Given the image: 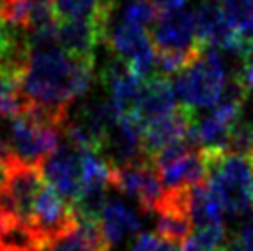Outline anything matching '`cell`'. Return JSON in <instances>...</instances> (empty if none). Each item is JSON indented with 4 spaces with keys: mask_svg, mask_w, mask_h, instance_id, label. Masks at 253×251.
Returning <instances> with one entry per match:
<instances>
[{
    "mask_svg": "<svg viewBox=\"0 0 253 251\" xmlns=\"http://www.w3.org/2000/svg\"><path fill=\"white\" fill-rule=\"evenodd\" d=\"M227 154L239 155V157H253V124L240 117L229 129L227 135Z\"/></svg>",
    "mask_w": 253,
    "mask_h": 251,
    "instance_id": "2e32d148",
    "label": "cell"
},
{
    "mask_svg": "<svg viewBox=\"0 0 253 251\" xmlns=\"http://www.w3.org/2000/svg\"><path fill=\"white\" fill-rule=\"evenodd\" d=\"M26 107L22 94V74L0 67V119L13 120Z\"/></svg>",
    "mask_w": 253,
    "mask_h": 251,
    "instance_id": "5bb4252c",
    "label": "cell"
},
{
    "mask_svg": "<svg viewBox=\"0 0 253 251\" xmlns=\"http://www.w3.org/2000/svg\"><path fill=\"white\" fill-rule=\"evenodd\" d=\"M111 187L133 198L144 212H155L165 196L161 177L150 163L111 168Z\"/></svg>",
    "mask_w": 253,
    "mask_h": 251,
    "instance_id": "8992f818",
    "label": "cell"
},
{
    "mask_svg": "<svg viewBox=\"0 0 253 251\" xmlns=\"http://www.w3.org/2000/svg\"><path fill=\"white\" fill-rule=\"evenodd\" d=\"M42 174L50 187L74 209L84 192L82 150L65 140L42 165Z\"/></svg>",
    "mask_w": 253,
    "mask_h": 251,
    "instance_id": "52a82bcc",
    "label": "cell"
},
{
    "mask_svg": "<svg viewBox=\"0 0 253 251\" xmlns=\"http://www.w3.org/2000/svg\"><path fill=\"white\" fill-rule=\"evenodd\" d=\"M224 251H253V220L244 223L237 237L227 240Z\"/></svg>",
    "mask_w": 253,
    "mask_h": 251,
    "instance_id": "ffe728a7",
    "label": "cell"
},
{
    "mask_svg": "<svg viewBox=\"0 0 253 251\" xmlns=\"http://www.w3.org/2000/svg\"><path fill=\"white\" fill-rule=\"evenodd\" d=\"M176 100V91L169 78L155 76L144 82L131 115L144 126L155 119L170 115L177 107Z\"/></svg>",
    "mask_w": 253,
    "mask_h": 251,
    "instance_id": "8fae6325",
    "label": "cell"
},
{
    "mask_svg": "<svg viewBox=\"0 0 253 251\" xmlns=\"http://www.w3.org/2000/svg\"><path fill=\"white\" fill-rule=\"evenodd\" d=\"M129 251H179V248L159 238L157 235L142 233V235L135 238V242Z\"/></svg>",
    "mask_w": 253,
    "mask_h": 251,
    "instance_id": "d6986e66",
    "label": "cell"
},
{
    "mask_svg": "<svg viewBox=\"0 0 253 251\" xmlns=\"http://www.w3.org/2000/svg\"><path fill=\"white\" fill-rule=\"evenodd\" d=\"M76 210L72 209L48 183H44L37 196L34 218H32V225L42 242L69 231L76 225Z\"/></svg>",
    "mask_w": 253,
    "mask_h": 251,
    "instance_id": "ba28073f",
    "label": "cell"
},
{
    "mask_svg": "<svg viewBox=\"0 0 253 251\" xmlns=\"http://www.w3.org/2000/svg\"><path fill=\"white\" fill-rule=\"evenodd\" d=\"M240 61H242V67L237 76L246 85L248 91H253V42H246V46L240 54Z\"/></svg>",
    "mask_w": 253,
    "mask_h": 251,
    "instance_id": "44dd1931",
    "label": "cell"
},
{
    "mask_svg": "<svg viewBox=\"0 0 253 251\" xmlns=\"http://www.w3.org/2000/svg\"><path fill=\"white\" fill-rule=\"evenodd\" d=\"M0 251H17V250H11V248H4V246H0Z\"/></svg>",
    "mask_w": 253,
    "mask_h": 251,
    "instance_id": "603a6c76",
    "label": "cell"
},
{
    "mask_svg": "<svg viewBox=\"0 0 253 251\" xmlns=\"http://www.w3.org/2000/svg\"><path fill=\"white\" fill-rule=\"evenodd\" d=\"M36 0H2L0 2V21L21 32H30L32 15Z\"/></svg>",
    "mask_w": 253,
    "mask_h": 251,
    "instance_id": "9a60e30c",
    "label": "cell"
},
{
    "mask_svg": "<svg viewBox=\"0 0 253 251\" xmlns=\"http://www.w3.org/2000/svg\"><path fill=\"white\" fill-rule=\"evenodd\" d=\"M111 246L102 231L100 220L80 218L74 227L44 240L39 251H109Z\"/></svg>",
    "mask_w": 253,
    "mask_h": 251,
    "instance_id": "30bf717a",
    "label": "cell"
},
{
    "mask_svg": "<svg viewBox=\"0 0 253 251\" xmlns=\"http://www.w3.org/2000/svg\"><path fill=\"white\" fill-rule=\"evenodd\" d=\"M94 80V57H78L59 46L32 48L22 74L28 111L63 129L71 102L84 96Z\"/></svg>",
    "mask_w": 253,
    "mask_h": 251,
    "instance_id": "6da1fadb",
    "label": "cell"
},
{
    "mask_svg": "<svg viewBox=\"0 0 253 251\" xmlns=\"http://www.w3.org/2000/svg\"><path fill=\"white\" fill-rule=\"evenodd\" d=\"M9 170H11V167L6 165L4 161H0V188L4 187L7 183V179H9Z\"/></svg>",
    "mask_w": 253,
    "mask_h": 251,
    "instance_id": "7402d4cb",
    "label": "cell"
},
{
    "mask_svg": "<svg viewBox=\"0 0 253 251\" xmlns=\"http://www.w3.org/2000/svg\"><path fill=\"white\" fill-rule=\"evenodd\" d=\"M250 161H252V168H253V157H252V159H250Z\"/></svg>",
    "mask_w": 253,
    "mask_h": 251,
    "instance_id": "cb8c5ba5",
    "label": "cell"
},
{
    "mask_svg": "<svg viewBox=\"0 0 253 251\" xmlns=\"http://www.w3.org/2000/svg\"><path fill=\"white\" fill-rule=\"evenodd\" d=\"M100 42H106V34L92 21L72 19L57 22V44L72 56L94 57V48Z\"/></svg>",
    "mask_w": 253,
    "mask_h": 251,
    "instance_id": "7c38bea8",
    "label": "cell"
},
{
    "mask_svg": "<svg viewBox=\"0 0 253 251\" xmlns=\"http://www.w3.org/2000/svg\"><path fill=\"white\" fill-rule=\"evenodd\" d=\"M0 2H2V0H0Z\"/></svg>",
    "mask_w": 253,
    "mask_h": 251,
    "instance_id": "484cf974",
    "label": "cell"
},
{
    "mask_svg": "<svg viewBox=\"0 0 253 251\" xmlns=\"http://www.w3.org/2000/svg\"><path fill=\"white\" fill-rule=\"evenodd\" d=\"M9 139L17 161L24 165L42 167L50 155L59 148L63 129L30 111H22L9 120Z\"/></svg>",
    "mask_w": 253,
    "mask_h": 251,
    "instance_id": "277c9868",
    "label": "cell"
},
{
    "mask_svg": "<svg viewBox=\"0 0 253 251\" xmlns=\"http://www.w3.org/2000/svg\"><path fill=\"white\" fill-rule=\"evenodd\" d=\"M204 154L209 167L207 185L222 203L225 214L246 212L253 205L252 161L225 150H204Z\"/></svg>",
    "mask_w": 253,
    "mask_h": 251,
    "instance_id": "7a4b0ae2",
    "label": "cell"
},
{
    "mask_svg": "<svg viewBox=\"0 0 253 251\" xmlns=\"http://www.w3.org/2000/svg\"><path fill=\"white\" fill-rule=\"evenodd\" d=\"M152 42L155 52L167 54L198 56L204 50L198 42L196 15L185 7L159 15L152 30Z\"/></svg>",
    "mask_w": 253,
    "mask_h": 251,
    "instance_id": "5b68a950",
    "label": "cell"
},
{
    "mask_svg": "<svg viewBox=\"0 0 253 251\" xmlns=\"http://www.w3.org/2000/svg\"><path fill=\"white\" fill-rule=\"evenodd\" d=\"M194 120V111H190L185 105H179L167 117L155 119L142 126V144L148 159H152L157 152L174 142L189 140Z\"/></svg>",
    "mask_w": 253,
    "mask_h": 251,
    "instance_id": "9c48e42d",
    "label": "cell"
},
{
    "mask_svg": "<svg viewBox=\"0 0 253 251\" xmlns=\"http://www.w3.org/2000/svg\"><path fill=\"white\" fill-rule=\"evenodd\" d=\"M216 2H218V4H220V2H224V0H216Z\"/></svg>",
    "mask_w": 253,
    "mask_h": 251,
    "instance_id": "d4e9b609",
    "label": "cell"
},
{
    "mask_svg": "<svg viewBox=\"0 0 253 251\" xmlns=\"http://www.w3.org/2000/svg\"><path fill=\"white\" fill-rule=\"evenodd\" d=\"M157 19H159V13L150 0H129L122 9V22L137 28L146 30V26L155 24Z\"/></svg>",
    "mask_w": 253,
    "mask_h": 251,
    "instance_id": "e0dca14e",
    "label": "cell"
},
{
    "mask_svg": "<svg viewBox=\"0 0 253 251\" xmlns=\"http://www.w3.org/2000/svg\"><path fill=\"white\" fill-rule=\"evenodd\" d=\"M100 225L109 246H113L124 242L126 238L139 237L137 233L141 229V220L124 202L109 198L102 210Z\"/></svg>",
    "mask_w": 253,
    "mask_h": 251,
    "instance_id": "4fadbf2b",
    "label": "cell"
},
{
    "mask_svg": "<svg viewBox=\"0 0 253 251\" xmlns=\"http://www.w3.org/2000/svg\"><path fill=\"white\" fill-rule=\"evenodd\" d=\"M227 80V67L220 50L204 48L187 69L174 78L172 85L181 105L196 111L216 104Z\"/></svg>",
    "mask_w": 253,
    "mask_h": 251,
    "instance_id": "3957f363",
    "label": "cell"
},
{
    "mask_svg": "<svg viewBox=\"0 0 253 251\" xmlns=\"http://www.w3.org/2000/svg\"><path fill=\"white\" fill-rule=\"evenodd\" d=\"M190 238L202 251H224L227 244L224 223H209L204 227H196Z\"/></svg>",
    "mask_w": 253,
    "mask_h": 251,
    "instance_id": "ac0fdd59",
    "label": "cell"
}]
</instances>
